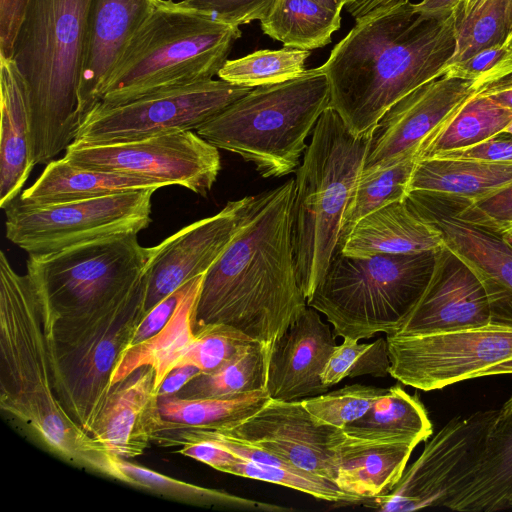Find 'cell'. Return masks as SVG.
I'll return each instance as SVG.
<instances>
[{
  "label": "cell",
  "mask_w": 512,
  "mask_h": 512,
  "mask_svg": "<svg viewBox=\"0 0 512 512\" xmlns=\"http://www.w3.org/2000/svg\"><path fill=\"white\" fill-rule=\"evenodd\" d=\"M501 374H512V359L499 363L484 372H482L479 377L483 376H494ZM478 377V378H479Z\"/></svg>",
  "instance_id": "cell-55"
},
{
  "label": "cell",
  "mask_w": 512,
  "mask_h": 512,
  "mask_svg": "<svg viewBox=\"0 0 512 512\" xmlns=\"http://www.w3.org/2000/svg\"><path fill=\"white\" fill-rule=\"evenodd\" d=\"M374 127L356 136L329 106L295 170L292 243L297 278L307 299L338 249L343 216L364 169Z\"/></svg>",
  "instance_id": "cell-5"
},
{
  "label": "cell",
  "mask_w": 512,
  "mask_h": 512,
  "mask_svg": "<svg viewBox=\"0 0 512 512\" xmlns=\"http://www.w3.org/2000/svg\"><path fill=\"white\" fill-rule=\"evenodd\" d=\"M260 26L265 35L285 47L310 51L331 42L341 26V12L316 0H275Z\"/></svg>",
  "instance_id": "cell-33"
},
{
  "label": "cell",
  "mask_w": 512,
  "mask_h": 512,
  "mask_svg": "<svg viewBox=\"0 0 512 512\" xmlns=\"http://www.w3.org/2000/svg\"><path fill=\"white\" fill-rule=\"evenodd\" d=\"M388 391L389 388L354 384L301 402L317 422L343 429L362 417Z\"/></svg>",
  "instance_id": "cell-43"
},
{
  "label": "cell",
  "mask_w": 512,
  "mask_h": 512,
  "mask_svg": "<svg viewBox=\"0 0 512 512\" xmlns=\"http://www.w3.org/2000/svg\"><path fill=\"white\" fill-rule=\"evenodd\" d=\"M511 120L512 110L477 91L430 141L420 159L476 145L503 131Z\"/></svg>",
  "instance_id": "cell-37"
},
{
  "label": "cell",
  "mask_w": 512,
  "mask_h": 512,
  "mask_svg": "<svg viewBox=\"0 0 512 512\" xmlns=\"http://www.w3.org/2000/svg\"><path fill=\"white\" fill-rule=\"evenodd\" d=\"M309 56V50L292 47L258 50L227 60L217 76L228 83L250 88L282 83L302 75Z\"/></svg>",
  "instance_id": "cell-39"
},
{
  "label": "cell",
  "mask_w": 512,
  "mask_h": 512,
  "mask_svg": "<svg viewBox=\"0 0 512 512\" xmlns=\"http://www.w3.org/2000/svg\"><path fill=\"white\" fill-rule=\"evenodd\" d=\"M429 158L512 162V133L503 130L476 145L441 152Z\"/></svg>",
  "instance_id": "cell-47"
},
{
  "label": "cell",
  "mask_w": 512,
  "mask_h": 512,
  "mask_svg": "<svg viewBox=\"0 0 512 512\" xmlns=\"http://www.w3.org/2000/svg\"><path fill=\"white\" fill-rule=\"evenodd\" d=\"M0 409L33 441L77 468L125 481L117 457L86 432L58 399L40 301L29 274L0 252Z\"/></svg>",
  "instance_id": "cell-3"
},
{
  "label": "cell",
  "mask_w": 512,
  "mask_h": 512,
  "mask_svg": "<svg viewBox=\"0 0 512 512\" xmlns=\"http://www.w3.org/2000/svg\"><path fill=\"white\" fill-rule=\"evenodd\" d=\"M512 509V395L497 410L471 478L450 510Z\"/></svg>",
  "instance_id": "cell-26"
},
{
  "label": "cell",
  "mask_w": 512,
  "mask_h": 512,
  "mask_svg": "<svg viewBox=\"0 0 512 512\" xmlns=\"http://www.w3.org/2000/svg\"><path fill=\"white\" fill-rule=\"evenodd\" d=\"M270 399L267 390L212 398H159L164 419L160 431L178 427L232 428L257 413Z\"/></svg>",
  "instance_id": "cell-32"
},
{
  "label": "cell",
  "mask_w": 512,
  "mask_h": 512,
  "mask_svg": "<svg viewBox=\"0 0 512 512\" xmlns=\"http://www.w3.org/2000/svg\"><path fill=\"white\" fill-rule=\"evenodd\" d=\"M343 339V343L333 350L322 371L321 379L326 387L347 377L389 375L390 359L386 339L378 338L372 343H359V340L349 337Z\"/></svg>",
  "instance_id": "cell-41"
},
{
  "label": "cell",
  "mask_w": 512,
  "mask_h": 512,
  "mask_svg": "<svg viewBox=\"0 0 512 512\" xmlns=\"http://www.w3.org/2000/svg\"><path fill=\"white\" fill-rule=\"evenodd\" d=\"M512 185V162L426 158L418 160L410 191L473 202Z\"/></svg>",
  "instance_id": "cell-30"
},
{
  "label": "cell",
  "mask_w": 512,
  "mask_h": 512,
  "mask_svg": "<svg viewBox=\"0 0 512 512\" xmlns=\"http://www.w3.org/2000/svg\"><path fill=\"white\" fill-rule=\"evenodd\" d=\"M389 375L423 391L478 378L512 359V328L494 324L452 332L386 337Z\"/></svg>",
  "instance_id": "cell-14"
},
{
  "label": "cell",
  "mask_w": 512,
  "mask_h": 512,
  "mask_svg": "<svg viewBox=\"0 0 512 512\" xmlns=\"http://www.w3.org/2000/svg\"><path fill=\"white\" fill-rule=\"evenodd\" d=\"M512 231V230H511ZM510 232V231H509ZM508 233V232H507Z\"/></svg>",
  "instance_id": "cell-60"
},
{
  "label": "cell",
  "mask_w": 512,
  "mask_h": 512,
  "mask_svg": "<svg viewBox=\"0 0 512 512\" xmlns=\"http://www.w3.org/2000/svg\"><path fill=\"white\" fill-rule=\"evenodd\" d=\"M177 453L200 461L220 472L226 473L239 457L211 442L198 441L184 443Z\"/></svg>",
  "instance_id": "cell-50"
},
{
  "label": "cell",
  "mask_w": 512,
  "mask_h": 512,
  "mask_svg": "<svg viewBox=\"0 0 512 512\" xmlns=\"http://www.w3.org/2000/svg\"><path fill=\"white\" fill-rule=\"evenodd\" d=\"M343 431L358 439L405 441L418 445L432 435L433 426L419 397L395 385Z\"/></svg>",
  "instance_id": "cell-31"
},
{
  "label": "cell",
  "mask_w": 512,
  "mask_h": 512,
  "mask_svg": "<svg viewBox=\"0 0 512 512\" xmlns=\"http://www.w3.org/2000/svg\"><path fill=\"white\" fill-rule=\"evenodd\" d=\"M451 199L462 219L503 234L512 230V185L473 202Z\"/></svg>",
  "instance_id": "cell-45"
},
{
  "label": "cell",
  "mask_w": 512,
  "mask_h": 512,
  "mask_svg": "<svg viewBox=\"0 0 512 512\" xmlns=\"http://www.w3.org/2000/svg\"><path fill=\"white\" fill-rule=\"evenodd\" d=\"M241 37L171 0H158L130 41L97 104L114 106L164 90L212 80Z\"/></svg>",
  "instance_id": "cell-6"
},
{
  "label": "cell",
  "mask_w": 512,
  "mask_h": 512,
  "mask_svg": "<svg viewBox=\"0 0 512 512\" xmlns=\"http://www.w3.org/2000/svg\"><path fill=\"white\" fill-rule=\"evenodd\" d=\"M148 257L133 233L29 255L26 265L42 315L74 317L143 288Z\"/></svg>",
  "instance_id": "cell-10"
},
{
  "label": "cell",
  "mask_w": 512,
  "mask_h": 512,
  "mask_svg": "<svg viewBox=\"0 0 512 512\" xmlns=\"http://www.w3.org/2000/svg\"><path fill=\"white\" fill-rule=\"evenodd\" d=\"M496 413V409L477 411L450 420L390 492L366 501L385 512L450 509L471 478Z\"/></svg>",
  "instance_id": "cell-13"
},
{
  "label": "cell",
  "mask_w": 512,
  "mask_h": 512,
  "mask_svg": "<svg viewBox=\"0 0 512 512\" xmlns=\"http://www.w3.org/2000/svg\"><path fill=\"white\" fill-rule=\"evenodd\" d=\"M92 0H31L12 60L28 91L35 165L74 142L81 120L78 90Z\"/></svg>",
  "instance_id": "cell-4"
},
{
  "label": "cell",
  "mask_w": 512,
  "mask_h": 512,
  "mask_svg": "<svg viewBox=\"0 0 512 512\" xmlns=\"http://www.w3.org/2000/svg\"><path fill=\"white\" fill-rule=\"evenodd\" d=\"M252 89L212 79L119 105L96 104L82 120L73 144L96 146L193 131Z\"/></svg>",
  "instance_id": "cell-12"
},
{
  "label": "cell",
  "mask_w": 512,
  "mask_h": 512,
  "mask_svg": "<svg viewBox=\"0 0 512 512\" xmlns=\"http://www.w3.org/2000/svg\"><path fill=\"white\" fill-rule=\"evenodd\" d=\"M316 1L331 10L341 12V10L344 6H348L354 0H316Z\"/></svg>",
  "instance_id": "cell-56"
},
{
  "label": "cell",
  "mask_w": 512,
  "mask_h": 512,
  "mask_svg": "<svg viewBox=\"0 0 512 512\" xmlns=\"http://www.w3.org/2000/svg\"><path fill=\"white\" fill-rule=\"evenodd\" d=\"M31 0H0V58L12 59Z\"/></svg>",
  "instance_id": "cell-49"
},
{
  "label": "cell",
  "mask_w": 512,
  "mask_h": 512,
  "mask_svg": "<svg viewBox=\"0 0 512 512\" xmlns=\"http://www.w3.org/2000/svg\"><path fill=\"white\" fill-rule=\"evenodd\" d=\"M478 92L497 105L512 110V71L481 86Z\"/></svg>",
  "instance_id": "cell-52"
},
{
  "label": "cell",
  "mask_w": 512,
  "mask_h": 512,
  "mask_svg": "<svg viewBox=\"0 0 512 512\" xmlns=\"http://www.w3.org/2000/svg\"><path fill=\"white\" fill-rule=\"evenodd\" d=\"M507 0H461L453 11L455 50L447 66L508 39Z\"/></svg>",
  "instance_id": "cell-38"
},
{
  "label": "cell",
  "mask_w": 512,
  "mask_h": 512,
  "mask_svg": "<svg viewBox=\"0 0 512 512\" xmlns=\"http://www.w3.org/2000/svg\"><path fill=\"white\" fill-rule=\"evenodd\" d=\"M473 82L442 75L392 105L374 127L364 169L420 156L430 141L478 91Z\"/></svg>",
  "instance_id": "cell-17"
},
{
  "label": "cell",
  "mask_w": 512,
  "mask_h": 512,
  "mask_svg": "<svg viewBox=\"0 0 512 512\" xmlns=\"http://www.w3.org/2000/svg\"><path fill=\"white\" fill-rule=\"evenodd\" d=\"M461 0H422L414 3V11L425 18L450 16Z\"/></svg>",
  "instance_id": "cell-53"
},
{
  "label": "cell",
  "mask_w": 512,
  "mask_h": 512,
  "mask_svg": "<svg viewBox=\"0 0 512 512\" xmlns=\"http://www.w3.org/2000/svg\"><path fill=\"white\" fill-rule=\"evenodd\" d=\"M507 27H508V39L507 41H512V0H507Z\"/></svg>",
  "instance_id": "cell-57"
},
{
  "label": "cell",
  "mask_w": 512,
  "mask_h": 512,
  "mask_svg": "<svg viewBox=\"0 0 512 512\" xmlns=\"http://www.w3.org/2000/svg\"><path fill=\"white\" fill-rule=\"evenodd\" d=\"M275 0H181L179 3L216 21L240 26L261 20Z\"/></svg>",
  "instance_id": "cell-46"
},
{
  "label": "cell",
  "mask_w": 512,
  "mask_h": 512,
  "mask_svg": "<svg viewBox=\"0 0 512 512\" xmlns=\"http://www.w3.org/2000/svg\"><path fill=\"white\" fill-rule=\"evenodd\" d=\"M157 1H91L78 90L81 122L99 103L103 88Z\"/></svg>",
  "instance_id": "cell-21"
},
{
  "label": "cell",
  "mask_w": 512,
  "mask_h": 512,
  "mask_svg": "<svg viewBox=\"0 0 512 512\" xmlns=\"http://www.w3.org/2000/svg\"><path fill=\"white\" fill-rule=\"evenodd\" d=\"M435 252L352 257L336 251L307 299L335 336L368 339L397 333L423 295Z\"/></svg>",
  "instance_id": "cell-8"
},
{
  "label": "cell",
  "mask_w": 512,
  "mask_h": 512,
  "mask_svg": "<svg viewBox=\"0 0 512 512\" xmlns=\"http://www.w3.org/2000/svg\"><path fill=\"white\" fill-rule=\"evenodd\" d=\"M406 201L476 273L488 297L490 324L512 328V243L505 234L462 219L449 197L410 191Z\"/></svg>",
  "instance_id": "cell-16"
},
{
  "label": "cell",
  "mask_w": 512,
  "mask_h": 512,
  "mask_svg": "<svg viewBox=\"0 0 512 512\" xmlns=\"http://www.w3.org/2000/svg\"><path fill=\"white\" fill-rule=\"evenodd\" d=\"M417 446L405 441H375L348 436L338 446L336 484L363 501L390 492Z\"/></svg>",
  "instance_id": "cell-27"
},
{
  "label": "cell",
  "mask_w": 512,
  "mask_h": 512,
  "mask_svg": "<svg viewBox=\"0 0 512 512\" xmlns=\"http://www.w3.org/2000/svg\"><path fill=\"white\" fill-rule=\"evenodd\" d=\"M117 465L125 477L124 483L178 501L202 506H217L241 510L291 511V508L288 507L259 502L230 494L224 490L205 488L181 481L132 463L128 459L117 457Z\"/></svg>",
  "instance_id": "cell-36"
},
{
  "label": "cell",
  "mask_w": 512,
  "mask_h": 512,
  "mask_svg": "<svg viewBox=\"0 0 512 512\" xmlns=\"http://www.w3.org/2000/svg\"><path fill=\"white\" fill-rule=\"evenodd\" d=\"M418 160L417 155H412L361 172L343 216L337 251L363 217L391 203L406 200Z\"/></svg>",
  "instance_id": "cell-34"
},
{
  "label": "cell",
  "mask_w": 512,
  "mask_h": 512,
  "mask_svg": "<svg viewBox=\"0 0 512 512\" xmlns=\"http://www.w3.org/2000/svg\"><path fill=\"white\" fill-rule=\"evenodd\" d=\"M164 187L149 179L79 167L62 157L46 164L42 174L18 198L26 204L47 205Z\"/></svg>",
  "instance_id": "cell-28"
},
{
  "label": "cell",
  "mask_w": 512,
  "mask_h": 512,
  "mask_svg": "<svg viewBox=\"0 0 512 512\" xmlns=\"http://www.w3.org/2000/svg\"><path fill=\"white\" fill-rule=\"evenodd\" d=\"M204 275L191 281L172 317L156 335L121 354L112 375L113 386L137 369L150 366L155 371L158 391L194 339L195 312Z\"/></svg>",
  "instance_id": "cell-29"
},
{
  "label": "cell",
  "mask_w": 512,
  "mask_h": 512,
  "mask_svg": "<svg viewBox=\"0 0 512 512\" xmlns=\"http://www.w3.org/2000/svg\"><path fill=\"white\" fill-rule=\"evenodd\" d=\"M192 280L168 295L143 316L126 349L150 339L167 324Z\"/></svg>",
  "instance_id": "cell-48"
},
{
  "label": "cell",
  "mask_w": 512,
  "mask_h": 512,
  "mask_svg": "<svg viewBox=\"0 0 512 512\" xmlns=\"http://www.w3.org/2000/svg\"><path fill=\"white\" fill-rule=\"evenodd\" d=\"M156 189L34 205L15 199L5 208L6 238L29 255H45L92 240L138 234L151 221Z\"/></svg>",
  "instance_id": "cell-11"
},
{
  "label": "cell",
  "mask_w": 512,
  "mask_h": 512,
  "mask_svg": "<svg viewBox=\"0 0 512 512\" xmlns=\"http://www.w3.org/2000/svg\"><path fill=\"white\" fill-rule=\"evenodd\" d=\"M144 304L145 287L79 316L42 315L56 395L89 434L113 388L118 360L144 316Z\"/></svg>",
  "instance_id": "cell-9"
},
{
  "label": "cell",
  "mask_w": 512,
  "mask_h": 512,
  "mask_svg": "<svg viewBox=\"0 0 512 512\" xmlns=\"http://www.w3.org/2000/svg\"><path fill=\"white\" fill-rule=\"evenodd\" d=\"M444 246L441 231L404 200L363 217L339 251L366 258L377 254L435 252Z\"/></svg>",
  "instance_id": "cell-24"
},
{
  "label": "cell",
  "mask_w": 512,
  "mask_h": 512,
  "mask_svg": "<svg viewBox=\"0 0 512 512\" xmlns=\"http://www.w3.org/2000/svg\"><path fill=\"white\" fill-rule=\"evenodd\" d=\"M226 473L282 485L329 502L350 504L363 501L343 491L335 482L297 467L281 468L238 458Z\"/></svg>",
  "instance_id": "cell-40"
},
{
  "label": "cell",
  "mask_w": 512,
  "mask_h": 512,
  "mask_svg": "<svg viewBox=\"0 0 512 512\" xmlns=\"http://www.w3.org/2000/svg\"><path fill=\"white\" fill-rule=\"evenodd\" d=\"M218 430L257 446L290 464L336 483L337 448L348 435L341 428L317 422L301 400L270 399L239 425Z\"/></svg>",
  "instance_id": "cell-19"
},
{
  "label": "cell",
  "mask_w": 512,
  "mask_h": 512,
  "mask_svg": "<svg viewBox=\"0 0 512 512\" xmlns=\"http://www.w3.org/2000/svg\"><path fill=\"white\" fill-rule=\"evenodd\" d=\"M295 179L257 195L246 220L205 273L194 329L225 324L274 344L306 309L292 243Z\"/></svg>",
  "instance_id": "cell-1"
},
{
  "label": "cell",
  "mask_w": 512,
  "mask_h": 512,
  "mask_svg": "<svg viewBox=\"0 0 512 512\" xmlns=\"http://www.w3.org/2000/svg\"><path fill=\"white\" fill-rule=\"evenodd\" d=\"M202 373L197 367L187 365L173 369L163 380L159 389V398L176 395L191 380Z\"/></svg>",
  "instance_id": "cell-51"
},
{
  "label": "cell",
  "mask_w": 512,
  "mask_h": 512,
  "mask_svg": "<svg viewBox=\"0 0 512 512\" xmlns=\"http://www.w3.org/2000/svg\"><path fill=\"white\" fill-rule=\"evenodd\" d=\"M505 236L507 237V239L512 243V231L508 232V233H505Z\"/></svg>",
  "instance_id": "cell-59"
},
{
  "label": "cell",
  "mask_w": 512,
  "mask_h": 512,
  "mask_svg": "<svg viewBox=\"0 0 512 512\" xmlns=\"http://www.w3.org/2000/svg\"><path fill=\"white\" fill-rule=\"evenodd\" d=\"M413 4L402 0L355 20L320 66L330 86V107L356 136L404 96L442 76L453 56V13L425 18Z\"/></svg>",
  "instance_id": "cell-2"
},
{
  "label": "cell",
  "mask_w": 512,
  "mask_h": 512,
  "mask_svg": "<svg viewBox=\"0 0 512 512\" xmlns=\"http://www.w3.org/2000/svg\"><path fill=\"white\" fill-rule=\"evenodd\" d=\"M155 371L144 366L111 389L90 435L116 457L140 456L160 432Z\"/></svg>",
  "instance_id": "cell-23"
},
{
  "label": "cell",
  "mask_w": 512,
  "mask_h": 512,
  "mask_svg": "<svg viewBox=\"0 0 512 512\" xmlns=\"http://www.w3.org/2000/svg\"><path fill=\"white\" fill-rule=\"evenodd\" d=\"M255 197L229 201L215 215L191 223L149 247L144 315L182 285L210 269L241 228Z\"/></svg>",
  "instance_id": "cell-18"
},
{
  "label": "cell",
  "mask_w": 512,
  "mask_h": 512,
  "mask_svg": "<svg viewBox=\"0 0 512 512\" xmlns=\"http://www.w3.org/2000/svg\"><path fill=\"white\" fill-rule=\"evenodd\" d=\"M256 341L225 324H206L194 329V339L174 369L191 365L203 373L224 366Z\"/></svg>",
  "instance_id": "cell-42"
},
{
  "label": "cell",
  "mask_w": 512,
  "mask_h": 512,
  "mask_svg": "<svg viewBox=\"0 0 512 512\" xmlns=\"http://www.w3.org/2000/svg\"><path fill=\"white\" fill-rule=\"evenodd\" d=\"M488 324L490 308L482 282L444 246L436 251L434 269L423 295L395 334L428 335Z\"/></svg>",
  "instance_id": "cell-20"
},
{
  "label": "cell",
  "mask_w": 512,
  "mask_h": 512,
  "mask_svg": "<svg viewBox=\"0 0 512 512\" xmlns=\"http://www.w3.org/2000/svg\"><path fill=\"white\" fill-rule=\"evenodd\" d=\"M504 131L512 133V120L509 122V124L506 126Z\"/></svg>",
  "instance_id": "cell-58"
},
{
  "label": "cell",
  "mask_w": 512,
  "mask_h": 512,
  "mask_svg": "<svg viewBox=\"0 0 512 512\" xmlns=\"http://www.w3.org/2000/svg\"><path fill=\"white\" fill-rule=\"evenodd\" d=\"M63 158L79 167L179 185L206 196L221 169L218 148L181 131L96 146L71 144Z\"/></svg>",
  "instance_id": "cell-15"
},
{
  "label": "cell",
  "mask_w": 512,
  "mask_h": 512,
  "mask_svg": "<svg viewBox=\"0 0 512 512\" xmlns=\"http://www.w3.org/2000/svg\"><path fill=\"white\" fill-rule=\"evenodd\" d=\"M272 344L252 343L219 369L201 373L176 395L185 398H212L266 390Z\"/></svg>",
  "instance_id": "cell-35"
},
{
  "label": "cell",
  "mask_w": 512,
  "mask_h": 512,
  "mask_svg": "<svg viewBox=\"0 0 512 512\" xmlns=\"http://www.w3.org/2000/svg\"><path fill=\"white\" fill-rule=\"evenodd\" d=\"M336 346L330 326L307 306L272 345L266 383L270 398L297 401L328 392L321 374Z\"/></svg>",
  "instance_id": "cell-22"
},
{
  "label": "cell",
  "mask_w": 512,
  "mask_h": 512,
  "mask_svg": "<svg viewBox=\"0 0 512 512\" xmlns=\"http://www.w3.org/2000/svg\"><path fill=\"white\" fill-rule=\"evenodd\" d=\"M511 71L512 41H506L446 66L443 75L473 81L480 88Z\"/></svg>",
  "instance_id": "cell-44"
},
{
  "label": "cell",
  "mask_w": 512,
  "mask_h": 512,
  "mask_svg": "<svg viewBox=\"0 0 512 512\" xmlns=\"http://www.w3.org/2000/svg\"><path fill=\"white\" fill-rule=\"evenodd\" d=\"M329 106V82L318 67L253 88L195 131L216 148L252 163L262 177L280 178L298 168L306 138Z\"/></svg>",
  "instance_id": "cell-7"
},
{
  "label": "cell",
  "mask_w": 512,
  "mask_h": 512,
  "mask_svg": "<svg viewBox=\"0 0 512 512\" xmlns=\"http://www.w3.org/2000/svg\"><path fill=\"white\" fill-rule=\"evenodd\" d=\"M399 1L402 0H354L347 6V11L357 20L374 10L391 6Z\"/></svg>",
  "instance_id": "cell-54"
},
{
  "label": "cell",
  "mask_w": 512,
  "mask_h": 512,
  "mask_svg": "<svg viewBox=\"0 0 512 512\" xmlns=\"http://www.w3.org/2000/svg\"><path fill=\"white\" fill-rule=\"evenodd\" d=\"M0 207L22 193L33 167L26 84L12 59L0 58Z\"/></svg>",
  "instance_id": "cell-25"
}]
</instances>
